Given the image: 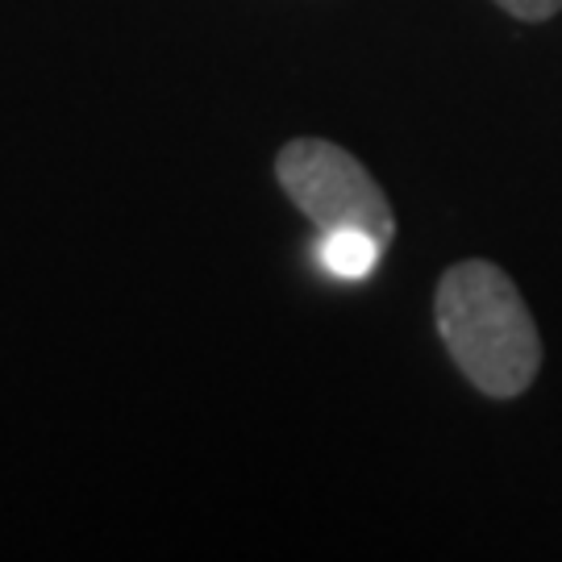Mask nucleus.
<instances>
[{"mask_svg":"<svg viewBox=\"0 0 562 562\" xmlns=\"http://www.w3.org/2000/svg\"><path fill=\"white\" fill-rule=\"evenodd\" d=\"M276 180L288 201L317 229H367L387 246L396 234L392 204L375 176L350 150L325 138H292L276 159Z\"/></svg>","mask_w":562,"mask_h":562,"instance_id":"f03ea898","label":"nucleus"},{"mask_svg":"<svg viewBox=\"0 0 562 562\" xmlns=\"http://www.w3.org/2000/svg\"><path fill=\"white\" fill-rule=\"evenodd\" d=\"M434 322L442 346L483 396L513 401L542 371V338L517 283L496 262H454L438 280Z\"/></svg>","mask_w":562,"mask_h":562,"instance_id":"f257e3e1","label":"nucleus"},{"mask_svg":"<svg viewBox=\"0 0 562 562\" xmlns=\"http://www.w3.org/2000/svg\"><path fill=\"white\" fill-rule=\"evenodd\" d=\"M317 259L338 280H362L383 259V241L367 229H325L317 241Z\"/></svg>","mask_w":562,"mask_h":562,"instance_id":"7ed1b4c3","label":"nucleus"},{"mask_svg":"<svg viewBox=\"0 0 562 562\" xmlns=\"http://www.w3.org/2000/svg\"><path fill=\"white\" fill-rule=\"evenodd\" d=\"M496 4L521 21H550L562 9V0H496Z\"/></svg>","mask_w":562,"mask_h":562,"instance_id":"20e7f679","label":"nucleus"}]
</instances>
